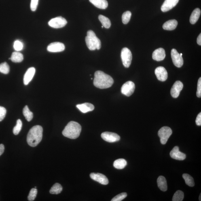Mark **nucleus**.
<instances>
[{"label":"nucleus","instance_id":"f257e3e1","mask_svg":"<svg viewBox=\"0 0 201 201\" xmlns=\"http://www.w3.org/2000/svg\"><path fill=\"white\" fill-rule=\"evenodd\" d=\"M94 85L98 88L103 89L112 86L114 80L112 77L101 71H96L94 74Z\"/></svg>","mask_w":201,"mask_h":201},{"label":"nucleus","instance_id":"f03ea898","mask_svg":"<svg viewBox=\"0 0 201 201\" xmlns=\"http://www.w3.org/2000/svg\"><path fill=\"white\" fill-rule=\"evenodd\" d=\"M43 129L40 125L32 128L27 136V143L31 147H35L40 143L42 139Z\"/></svg>","mask_w":201,"mask_h":201},{"label":"nucleus","instance_id":"7ed1b4c3","mask_svg":"<svg viewBox=\"0 0 201 201\" xmlns=\"http://www.w3.org/2000/svg\"><path fill=\"white\" fill-rule=\"evenodd\" d=\"M80 124L75 121H71L68 123L62 132L64 136L71 139H76L79 137L81 131Z\"/></svg>","mask_w":201,"mask_h":201},{"label":"nucleus","instance_id":"20e7f679","mask_svg":"<svg viewBox=\"0 0 201 201\" xmlns=\"http://www.w3.org/2000/svg\"><path fill=\"white\" fill-rule=\"evenodd\" d=\"M85 42L87 47L90 50H94L96 49L99 50L101 48V42L92 30H89L87 32Z\"/></svg>","mask_w":201,"mask_h":201},{"label":"nucleus","instance_id":"39448f33","mask_svg":"<svg viewBox=\"0 0 201 201\" xmlns=\"http://www.w3.org/2000/svg\"><path fill=\"white\" fill-rule=\"evenodd\" d=\"M121 56L123 65L126 68L129 67L132 59V53L129 49L126 47L123 48L121 50Z\"/></svg>","mask_w":201,"mask_h":201},{"label":"nucleus","instance_id":"423d86ee","mask_svg":"<svg viewBox=\"0 0 201 201\" xmlns=\"http://www.w3.org/2000/svg\"><path fill=\"white\" fill-rule=\"evenodd\" d=\"M172 134V130L169 127L165 126L161 128L158 132L161 143L163 145L166 144Z\"/></svg>","mask_w":201,"mask_h":201},{"label":"nucleus","instance_id":"0eeeda50","mask_svg":"<svg viewBox=\"0 0 201 201\" xmlns=\"http://www.w3.org/2000/svg\"><path fill=\"white\" fill-rule=\"evenodd\" d=\"M67 23V21L62 16H58L51 19L48 22L49 25L52 28H59L64 27Z\"/></svg>","mask_w":201,"mask_h":201},{"label":"nucleus","instance_id":"6e6552de","mask_svg":"<svg viewBox=\"0 0 201 201\" xmlns=\"http://www.w3.org/2000/svg\"><path fill=\"white\" fill-rule=\"evenodd\" d=\"M135 86L132 81H129L124 83L121 88L122 94L127 96H129L133 93Z\"/></svg>","mask_w":201,"mask_h":201},{"label":"nucleus","instance_id":"1a4fd4ad","mask_svg":"<svg viewBox=\"0 0 201 201\" xmlns=\"http://www.w3.org/2000/svg\"><path fill=\"white\" fill-rule=\"evenodd\" d=\"M171 56L174 65L177 68H181L183 66L184 60L182 56L175 49H172L171 52Z\"/></svg>","mask_w":201,"mask_h":201},{"label":"nucleus","instance_id":"9d476101","mask_svg":"<svg viewBox=\"0 0 201 201\" xmlns=\"http://www.w3.org/2000/svg\"><path fill=\"white\" fill-rule=\"evenodd\" d=\"M101 138L104 141L110 143L116 142L120 140V136L114 133L105 132L102 133Z\"/></svg>","mask_w":201,"mask_h":201},{"label":"nucleus","instance_id":"9b49d317","mask_svg":"<svg viewBox=\"0 0 201 201\" xmlns=\"http://www.w3.org/2000/svg\"><path fill=\"white\" fill-rule=\"evenodd\" d=\"M65 47L63 43L58 42L51 43L47 47V50L49 52L56 53L62 52Z\"/></svg>","mask_w":201,"mask_h":201},{"label":"nucleus","instance_id":"f8f14e48","mask_svg":"<svg viewBox=\"0 0 201 201\" xmlns=\"http://www.w3.org/2000/svg\"><path fill=\"white\" fill-rule=\"evenodd\" d=\"M183 83L181 81H177L174 83L171 90V94L172 97L177 98L179 96L180 93L183 90Z\"/></svg>","mask_w":201,"mask_h":201},{"label":"nucleus","instance_id":"ddd939ff","mask_svg":"<svg viewBox=\"0 0 201 201\" xmlns=\"http://www.w3.org/2000/svg\"><path fill=\"white\" fill-rule=\"evenodd\" d=\"M155 73L158 80L161 81H166L168 78V73L164 67L160 66L155 70Z\"/></svg>","mask_w":201,"mask_h":201},{"label":"nucleus","instance_id":"4468645a","mask_svg":"<svg viewBox=\"0 0 201 201\" xmlns=\"http://www.w3.org/2000/svg\"><path fill=\"white\" fill-rule=\"evenodd\" d=\"M91 179L98 182L102 185H107L109 181L105 175L99 173H91L90 175Z\"/></svg>","mask_w":201,"mask_h":201},{"label":"nucleus","instance_id":"2eb2a0df","mask_svg":"<svg viewBox=\"0 0 201 201\" xmlns=\"http://www.w3.org/2000/svg\"><path fill=\"white\" fill-rule=\"evenodd\" d=\"M171 157L175 160L183 161L186 158V155L179 151V147L177 146L174 147L170 153Z\"/></svg>","mask_w":201,"mask_h":201},{"label":"nucleus","instance_id":"dca6fc26","mask_svg":"<svg viewBox=\"0 0 201 201\" xmlns=\"http://www.w3.org/2000/svg\"><path fill=\"white\" fill-rule=\"evenodd\" d=\"M179 0H165L161 7L163 12H166L173 8L179 2Z\"/></svg>","mask_w":201,"mask_h":201},{"label":"nucleus","instance_id":"f3484780","mask_svg":"<svg viewBox=\"0 0 201 201\" xmlns=\"http://www.w3.org/2000/svg\"><path fill=\"white\" fill-rule=\"evenodd\" d=\"M166 56V52L164 49L162 48L156 49L152 54L153 59L157 61H161L164 60Z\"/></svg>","mask_w":201,"mask_h":201},{"label":"nucleus","instance_id":"a211bd4d","mask_svg":"<svg viewBox=\"0 0 201 201\" xmlns=\"http://www.w3.org/2000/svg\"><path fill=\"white\" fill-rule=\"evenodd\" d=\"M35 72V69L34 67L30 68L27 70L24 77V83L25 85L29 84L30 82L33 79Z\"/></svg>","mask_w":201,"mask_h":201},{"label":"nucleus","instance_id":"6ab92c4d","mask_svg":"<svg viewBox=\"0 0 201 201\" xmlns=\"http://www.w3.org/2000/svg\"><path fill=\"white\" fill-rule=\"evenodd\" d=\"M77 107L79 110L83 113L92 111L95 108L93 104L89 103H84L78 104L77 105Z\"/></svg>","mask_w":201,"mask_h":201},{"label":"nucleus","instance_id":"aec40b11","mask_svg":"<svg viewBox=\"0 0 201 201\" xmlns=\"http://www.w3.org/2000/svg\"><path fill=\"white\" fill-rule=\"evenodd\" d=\"M178 25V22L175 20H171L167 21L163 25V29L166 30H173L175 29Z\"/></svg>","mask_w":201,"mask_h":201},{"label":"nucleus","instance_id":"412c9836","mask_svg":"<svg viewBox=\"0 0 201 201\" xmlns=\"http://www.w3.org/2000/svg\"><path fill=\"white\" fill-rule=\"evenodd\" d=\"M89 1L98 8L105 9L108 7V3L106 0H89Z\"/></svg>","mask_w":201,"mask_h":201},{"label":"nucleus","instance_id":"4be33fe9","mask_svg":"<svg viewBox=\"0 0 201 201\" xmlns=\"http://www.w3.org/2000/svg\"><path fill=\"white\" fill-rule=\"evenodd\" d=\"M157 182L158 187L161 191H166L167 190L166 179L164 176H160L157 179Z\"/></svg>","mask_w":201,"mask_h":201},{"label":"nucleus","instance_id":"5701e85b","mask_svg":"<svg viewBox=\"0 0 201 201\" xmlns=\"http://www.w3.org/2000/svg\"><path fill=\"white\" fill-rule=\"evenodd\" d=\"M201 15V10L199 8L195 9L191 14L189 19L190 23L194 24L198 21Z\"/></svg>","mask_w":201,"mask_h":201},{"label":"nucleus","instance_id":"b1692460","mask_svg":"<svg viewBox=\"0 0 201 201\" xmlns=\"http://www.w3.org/2000/svg\"><path fill=\"white\" fill-rule=\"evenodd\" d=\"M24 59L23 55L18 52H13L11 55V60L13 62L20 63Z\"/></svg>","mask_w":201,"mask_h":201},{"label":"nucleus","instance_id":"393cba45","mask_svg":"<svg viewBox=\"0 0 201 201\" xmlns=\"http://www.w3.org/2000/svg\"><path fill=\"white\" fill-rule=\"evenodd\" d=\"M127 164V161L124 159H119L115 161L113 166L117 169L121 170L124 168Z\"/></svg>","mask_w":201,"mask_h":201},{"label":"nucleus","instance_id":"a878e982","mask_svg":"<svg viewBox=\"0 0 201 201\" xmlns=\"http://www.w3.org/2000/svg\"><path fill=\"white\" fill-rule=\"evenodd\" d=\"M98 19L104 27L106 28H109L110 27L111 23L109 18L102 15H100L98 16Z\"/></svg>","mask_w":201,"mask_h":201},{"label":"nucleus","instance_id":"bb28decb","mask_svg":"<svg viewBox=\"0 0 201 201\" xmlns=\"http://www.w3.org/2000/svg\"><path fill=\"white\" fill-rule=\"evenodd\" d=\"M23 114L24 116L28 121H31L33 118V114L31 111L28 108L27 105L25 106L23 110Z\"/></svg>","mask_w":201,"mask_h":201},{"label":"nucleus","instance_id":"cd10ccee","mask_svg":"<svg viewBox=\"0 0 201 201\" xmlns=\"http://www.w3.org/2000/svg\"><path fill=\"white\" fill-rule=\"evenodd\" d=\"M62 187L59 183H57L55 184L50 189V193L52 194H60L62 191Z\"/></svg>","mask_w":201,"mask_h":201},{"label":"nucleus","instance_id":"c85d7f7f","mask_svg":"<svg viewBox=\"0 0 201 201\" xmlns=\"http://www.w3.org/2000/svg\"><path fill=\"white\" fill-rule=\"evenodd\" d=\"M183 177L185 182V183L189 187H193L194 186V179L191 176L187 174H184Z\"/></svg>","mask_w":201,"mask_h":201},{"label":"nucleus","instance_id":"c756f323","mask_svg":"<svg viewBox=\"0 0 201 201\" xmlns=\"http://www.w3.org/2000/svg\"><path fill=\"white\" fill-rule=\"evenodd\" d=\"M184 198V194L183 191L178 190L174 194L172 200L173 201H182Z\"/></svg>","mask_w":201,"mask_h":201},{"label":"nucleus","instance_id":"7c9ffc66","mask_svg":"<svg viewBox=\"0 0 201 201\" xmlns=\"http://www.w3.org/2000/svg\"><path fill=\"white\" fill-rule=\"evenodd\" d=\"M10 71V68L6 62H4L0 64V72L7 74Z\"/></svg>","mask_w":201,"mask_h":201},{"label":"nucleus","instance_id":"2f4dec72","mask_svg":"<svg viewBox=\"0 0 201 201\" xmlns=\"http://www.w3.org/2000/svg\"><path fill=\"white\" fill-rule=\"evenodd\" d=\"M22 121L20 119H18L16 122V126L13 129V132L15 135H18L20 132L22 128Z\"/></svg>","mask_w":201,"mask_h":201},{"label":"nucleus","instance_id":"473e14b6","mask_svg":"<svg viewBox=\"0 0 201 201\" xmlns=\"http://www.w3.org/2000/svg\"><path fill=\"white\" fill-rule=\"evenodd\" d=\"M132 13L129 11H127L123 13L122 16L123 23L126 24L129 22L131 17Z\"/></svg>","mask_w":201,"mask_h":201},{"label":"nucleus","instance_id":"72a5a7b5","mask_svg":"<svg viewBox=\"0 0 201 201\" xmlns=\"http://www.w3.org/2000/svg\"><path fill=\"white\" fill-rule=\"evenodd\" d=\"M37 194V190L36 189L33 188L30 190L29 194L28 196V200L30 201H33L35 200Z\"/></svg>","mask_w":201,"mask_h":201},{"label":"nucleus","instance_id":"f704fd0d","mask_svg":"<svg viewBox=\"0 0 201 201\" xmlns=\"http://www.w3.org/2000/svg\"><path fill=\"white\" fill-rule=\"evenodd\" d=\"M23 47V44L21 41L16 40L14 42V48L17 52L22 50Z\"/></svg>","mask_w":201,"mask_h":201},{"label":"nucleus","instance_id":"c9c22d12","mask_svg":"<svg viewBox=\"0 0 201 201\" xmlns=\"http://www.w3.org/2000/svg\"><path fill=\"white\" fill-rule=\"evenodd\" d=\"M127 196V194L126 193H121L120 194L117 195L111 201H121L124 199Z\"/></svg>","mask_w":201,"mask_h":201},{"label":"nucleus","instance_id":"e433bc0d","mask_svg":"<svg viewBox=\"0 0 201 201\" xmlns=\"http://www.w3.org/2000/svg\"><path fill=\"white\" fill-rule=\"evenodd\" d=\"M39 0H31L30 4V8L33 11H35L36 10L38 5Z\"/></svg>","mask_w":201,"mask_h":201},{"label":"nucleus","instance_id":"4c0bfd02","mask_svg":"<svg viewBox=\"0 0 201 201\" xmlns=\"http://www.w3.org/2000/svg\"><path fill=\"white\" fill-rule=\"evenodd\" d=\"M7 113V110L5 108L0 106V122L5 118Z\"/></svg>","mask_w":201,"mask_h":201},{"label":"nucleus","instance_id":"58836bf2","mask_svg":"<svg viewBox=\"0 0 201 201\" xmlns=\"http://www.w3.org/2000/svg\"><path fill=\"white\" fill-rule=\"evenodd\" d=\"M196 95L198 97H201V77L198 80Z\"/></svg>","mask_w":201,"mask_h":201},{"label":"nucleus","instance_id":"ea45409f","mask_svg":"<svg viewBox=\"0 0 201 201\" xmlns=\"http://www.w3.org/2000/svg\"><path fill=\"white\" fill-rule=\"evenodd\" d=\"M196 124L198 126H201V113H200L197 117L196 120Z\"/></svg>","mask_w":201,"mask_h":201},{"label":"nucleus","instance_id":"a19ab883","mask_svg":"<svg viewBox=\"0 0 201 201\" xmlns=\"http://www.w3.org/2000/svg\"><path fill=\"white\" fill-rule=\"evenodd\" d=\"M5 147L3 144L0 145V156L3 154L4 151Z\"/></svg>","mask_w":201,"mask_h":201},{"label":"nucleus","instance_id":"79ce46f5","mask_svg":"<svg viewBox=\"0 0 201 201\" xmlns=\"http://www.w3.org/2000/svg\"><path fill=\"white\" fill-rule=\"evenodd\" d=\"M197 43L199 45H201V34L199 35V36L197 39Z\"/></svg>","mask_w":201,"mask_h":201},{"label":"nucleus","instance_id":"37998d69","mask_svg":"<svg viewBox=\"0 0 201 201\" xmlns=\"http://www.w3.org/2000/svg\"><path fill=\"white\" fill-rule=\"evenodd\" d=\"M201 194H200V196H199V201H201Z\"/></svg>","mask_w":201,"mask_h":201},{"label":"nucleus","instance_id":"c03bdc74","mask_svg":"<svg viewBox=\"0 0 201 201\" xmlns=\"http://www.w3.org/2000/svg\"><path fill=\"white\" fill-rule=\"evenodd\" d=\"M180 55H181V56H182V55H183V54H180Z\"/></svg>","mask_w":201,"mask_h":201},{"label":"nucleus","instance_id":"a18cd8bd","mask_svg":"<svg viewBox=\"0 0 201 201\" xmlns=\"http://www.w3.org/2000/svg\"><path fill=\"white\" fill-rule=\"evenodd\" d=\"M104 26H102V28H103Z\"/></svg>","mask_w":201,"mask_h":201}]
</instances>
